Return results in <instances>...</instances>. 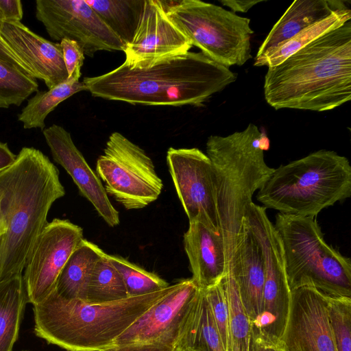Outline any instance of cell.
Segmentation results:
<instances>
[{"label":"cell","instance_id":"cell-39","mask_svg":"<svg viewBox=\"0 0 351 351\" xmlns=\"http://www.w3.org/2000/svg\"><path fill=\"white\" fill-rule=\"evenodd\" d=\"M15 155L6 143L0 142V172L10 166L16 160Z\"/></svg>","mask_w":351,"mask_h":351},{"label":"cell","instance_id":"cell-29","mask_svg":"<svg viewBox=\"0 0 351 351\" xmlns=\"http://www.w3.org/2000/svg\"><path fill=\"white\" fill-rule=\"evenodd\" d=\"M221 282L229 307L230 351H249L250 322L241 304L237 283L229 272Z\"/></svg>","mask_w":351,"mask_h":351},{"label":"cell","instance_id":"cell-42","mask_svg":"<svg viewBox=\"0 0 351 351\" xmlns=\"http://www.w3.org/2000/svg\"><path fill=\"white\" fill-rule=\"evenodd\" d=\"M185 351H188V350H185Z\"/></svg>","mask_w":351,"mask_h":351},{"label":"cell","instance_id":"cell-8","mask_svg":"<svg viewBox=\"0 0 351 351\" xmlns=\"http://www.w3.org/2000/svg\"><path fill=\"white\" fill-rule=\"evenodd\" d=\"M168 19L192 46L229 67L252 58L250 19L199 0L160 1Z\"/></svg>","mask_w":351,"mask_h":351},{"label":"cell","instance_id":"cell-41","mask_svg":"<svg viewBox=\"0 0 351 351\" xmlns=\"http://www.w3.org/2000/svg\"><path fill=\"white\" fill-rule=\"evenodd\" d=\"M23 351H27V350H23Z\"/></svg>","mask_w":351,"mask_h":351},{"label":"cell","instance_id":"cell-20","mask_svg":"<svg viewBox=\"0 0 351 351\" xmlns=\"http://www.w3.org/2000/svg\"><path fill=\"white\" fill-rule=\"evenodd\" d=\"M184 247L192 279L202 289L217 285L228 273L221 237L199 222L189 223Z\"/></svg>","mask_w":351,"mask_h":351},{"label":"cell","instance_id":"cell-15","mask_svg":"<svg viewBox=\"0 0 351 351\" xmlns=\"http://www.w3.org/2000/svg\"><path fill=\"white\" fill-rule=\"evenodd\" d=\"M189 39L168 19L159 0H145L142 14L123 62L130 68L147 69L161 60L189 51Z\"/></svg>","mask_w":351,"mask_h":351},{"label":"cell","instance_id":"cell-4","mask_svg":"<svg viewBox=\"0 0 351 351\" xmlns=\"http://www.w3.org/2000/svg\"><path fill=\"white\" fill-rule=\"evenodd\" d=\"M176 287L106 303L67 300L53 290L33 306L36 336L67 351H106Z\"/></svg>","mask_w":351,"mask_h":351},{"label":"cell","instance_id":"cell-27","mask_svg":"<svg viewBox=\"0 0 351 351\" xmlns=\"http://www.w3.org/2000/svg\"><path fill=\"white\" fill-rule=\"evenodd\" d=\"M127 298L128 295L121 275L104 253L94 266L88 285L86 302L100 304Z\"/></svg>","mask_w":351,"mask_h":351},{"label":"cell","instance_id":"cell-35","mask_svg":"<svg viewBox=\"0 0 351 351\" xmlns=\"http://www.w3.org/2000/svg\"><path fill=\"white\" fill-rule=\"evenodd\" d=\"M0 10L5 21H21L23 16L20 0H0Z\"/></svg>","mask_w":351,"mask_h":351},{"label":"cell","instance_id":"cell-16","mask_svg":"<svg viewBox=\"0 0 351 351\" xmlns=\"http://www.w3.org/2000/svg\"><path fill=\"white\" fill-rule=\"evenodd\" d=\"M291 292L289 313L280 342L285 351H337L328 298L311 287Z\"/></svg>","mask_w":351,"mask_h":351},{"label":"cell","instance_id":"cell-13","mask_svg":"<svg viewBox=\"0 0 351 351\" xmlns=\"http://www.w3.org/2000/svg\"><path fill=\"white\" fill-rule=\"evenodd\" d=\"M83 239L82 228L68 219H54L48 222L23 270L29 303L40 302L55 289L62 269Z\"/></svg>","mask_w":351,"mask_h":351},{"label":"cell","instance_id":"cell-3","mask_svg":"<svg viewBox=\"0 0 351 351\" xmlns=\"http://www.w3.org/2000/svg\"><path fill=\"white\" fill-rule=\"evenodd\" d=\"M237 75L200 52L166 58L147 69L122 64L82 82L95 97L147 106H199Z\"/></svg>","mask_w":351,"mask_h":351},{"label":"cell","instance_id":"cell-23","mask_svg":"<svg viewBox=\"0 0 351 351\" xmlns=\"http://www.w3.org/2000/svg\"><path fill=\"white\" fill-rule=\"evenodd\" d=\"M27 302L22 274L0 281V351H12Z\"/></svg>","mask_w":351,"mask_h":351},{"label":"cell","instance_id":"cell-28","mask_svg":"<svg viewBox=\"0 0 351 351\" xmlns=\"http://www.w3.org/2000/svg\"><path fill=\"white\" fill-rule=\"evenodd\" d=\"M37 91L38 84L35 77L0 59V108L20 106Z\"/></svg>","mask_w":351,"mask_h":351},{"label":"cell","instance_id":"cell-17","mask_svg":"<svg viewBox=\"0 0 351 351\" xmlns=\"http://www.w3.org/2000/svg\"><path fill=\"white\" fill-rule=\"evenodd\" d=\"M43 134L53 160L71 177L81 195L91 203L107 224L111 227L119 225V212L110 202L100 178L74 144L71 134L63 127L53 124L43 130Z\"/></svg>","mask_w":351,"mask_h":351},{"label":"cell","instance_id":"cell-24","mask_svg":"<svg viewBox=\"0 0 351 351\" xmlns=\"http://www.w3.org/2000/svg\"><path fill=\"white\" fill-rule=\"evenodd\" d=\"M80 77H72L48 90L37 91L28 99L27 105L18 114L24 129L45 128V119L61 102L73 95L87 90Z\"/></svg>","mask_w":351,"mask_h":351},{"label":"cell","instance_id":"cell-32","mask_svg":"<svg viewBox=\"0 0 351 351\" xmlns=\"http://www.w3.org/2000/svg\"><path fill=\"white\" fill-rule=\"evenodd\" d=\"M328 298V314L337 351H351V298Z\"/></svg>","mask_w":351,"mask_h":351},{"label":"cell","instance_id":"cell-33","mask_svg":"<svg viewBox=\"0 0 351 351\" xmlns=\"http://www.w3.org/2000/svg\"><path fill=\"white\" fill-rule=\"evenodd\" d=\"M225 351H230L229 307L224 287L220 282L204 289Z\"/></svg>","mask_w":351,"mask_h":351},{"label":"cell","instance_id":"cell-14","mask_svg":"<svg viewBox=\"0 0 351 351\" xmlns=\"http://www.w3.org/2000/svg\"><path fill=\"white\" fill-rule=\"evenodd\" d=\"M167 162L189 223L199 222L219 234L213 174L208 156L195 147H170Z\"/></svg>","mask_w":351,"mask_h":351},{"label":"cell","instance_id":"cell-34","mask_svg":"<svg viewBox=\"0 0 351 351\" xmlns=\"http://www.w3.org/2000/svg\"><path fill=\"white\" fill-rule=\"evenodd\" d=\"M63 59L68 73V78L81 77V68L85 59L80 45L75 40L64 38L60 40Z\"/></svg>","mask_w":351,"mask_h":351},{"label":"cell","instance_id":"cell-40","mask_svg":"<svg viewBox=\"0 0 351 351\" xmlns=\"http://www.w3.org/2000/svg\"><path fill=\"white\" fill-rule=\"evenodd\" d=\"M4 21L5 20H4L3 16L1 10H0V29L1 28L2 24H3Z\"/></svg>","mask_w":351,"mask_h":351},{"label":"cell","instance_id":"cell-26","mask_svg":"<svg viewBox=\"0 0 351 351\" xmlns=\"http://www.w3.org/2000/svg\"><path fill=\"white\" fill-rule=\"evenodd\" d=\"M350 20V8L334 12L328 17L309 26L290 39L279 44L263 57L255 59L254 65L266 66L268 68L275 66L317 38Z\"/></svg>","mask_w":351,"mask_h":351},{"label":"cell","instance_id":"cell-31","mask_svg":"<svg viewBox=\"0 0 351 351\" xmlns=\"http://www.w3.org/2000/svg\"><path fill=\"white\" fill-rule=\"evenodd\" d=\"M187 350L225 351L204 291L200 309L191 331Z\"/></svg>","mask_w":351,"mask_h":351},{"label":"cell","instance_id":"cell-25","mask_svg":"<svg viewBox=\"0 0 351 351\" xmlns=\"http://www.w3.org/2000/svg\"><path fill=\"white\" fill-rule=\"evenodd\" d=\"M125 46L137 28L145 0H85Z\"/></svg>","mask_w":351,"mask_h":351},{"label":"cell","instance_id":"cell-37","mask_svg":"<svg viewBox=\"0 0 351 351\" xmlns=\"http://www.w3.org/2000/svg\"><path fill=\"white\" fill-rule=\"evenodd\" d=\"M249 351H285L280 344L268 342L250 332Z\"/></svg>","mask_w":351,"mask_h":351},{"label":"cell","instance_id":"cell-9","mask_svg":"<svg viewBox=\"0 0 351 351\" xmlns=\"http://www.w3.org/2000/svg\"><path fill=\"white\" fill-rule=\"evenodd\" d=\"M204 295L192 278L182 280L130 326L106 351H185Z\"/></svg>","mask_w":351,"mask_h":351},{"label":"cell","instance_id":"cell-7","mask_svg":"<svg viewBox=\"0 0 351 351\" xmlns=\"http://www.w3.org/2000/svg\"><path fill=\"white\" fill-rule=\"evenodd\" d=\"M282 245L291 291L313 287L326 297L351 298V261L324 239L316 217L282 213L274 224Z\"/></svg>","mask_w":351,"mask_h":351},{"label":"cell","instance_id":"cell-19","mask_svg":"<svg viewBox=\"0 0 351 351\" xmlns=\"http://www.w3.org/2000/svg\"><path fill=\"white\" fill-rule=\"evenodd\" d=\"M228 272L237 283L243 310L252 324L262 311L265 261L259 241L245 217L236 239Z\"/></svg>","mask_w":351,"mask_h":351},{"label":"cell","instance_id":"cell-36","mask_svg":"<svg viewBox=\"0 0 351 351\" xmlns=\"http://www.w3.org/2000/svg\"><path fill=\"white\" fill-rule=\"evenodd\" d=\"M0 59L7 62L19 69H21L27 74L32 75L29 68L25 63L14 53L11 48L0 36ZM34 77V76H33Z\"/></svg>","mask_w":351,"mask_h":351},{"label":"cell","instance_id":"cell-30","mask_svg":"<svg viewBox=\"0 0 351 351\" xmlns=\"http://www.w3.org/2000/svg\"><path fill=\"white\" fill-rule=\"evenodd\" d=\"M107 258L121 275L128 297L145 295L169 286L167 281L158 275L146 271L120 256L107 254Z\"/></svg>","mask_w":351,"mask_h":351},{"label":"cell","instance_id":"cell-6","mask_svg":"<svg viewBox=\"0 0 351 351\" xmlns=\"http://www.w3.org/2000/svg\"><path fill=\"white\" fill-rule=\"evenodd\" d=\"M351 196V166L337 152L321 149L274 169L256 199L280 213L316 217Z\"/></svg>","mask_w":351,"mask_h":351},{"label":"cell","instance_id":"cell-10","mask_svg":"<svg viewBox=\"0 0 351 351\" xmlns=\"http://www.w3.org/2000/svg\"><path fill=\"white\" fill-rule=\"evenodd\" d=\"M107 194L127 210L156 201L163 189L154 162L145 152L118 132L110 134L96 165Z\"/></svg>","mask_w":351,"mask_h":351},{"label":"cell","instance_id":"cell-1","mask_svg":"<svg viewBox=\"0 0 351 351\" xmlns=\"http://www.w3.org/2000/svg\"><path fill=\"white\" fill-rule=\"evenodd\" d=\"M64 195L58 169L34 147H23L0 172V281L22 274L52 204Z\"/></svg>","mask_w":351,"mask_h":351},{"label":"cell","instance_id":"cell-5","mask_svg":"<svg viewBox=\"0 0 351 351\" xmlns=\"http://www.w3.org/2000/svg\"><path fill=\"white\" fill-rule=\"evenodd\" d=\"M269 141L258 128L250 123L241 132L226 136L211 135L206 155L213 174L214 193L219 234L226 256L227 268L247 206L274 171L265 161Z\"/></svg>","mask_w":351,"mask_h":351},{"label":"cell","instance_id":"cell-21","mask_svg":"<svg viewBox=\"0 0 351 351\" xmlns=\"http://www.w3.org/2000/svg\"><path fill=\"white\" fill-rule=\"evenodd\" d=\"M349 8L346 1L342 0L294 1L273 26L260 46L255 59L263 57L279 44L334 12Z\"/></svg>","mask_w":351,"mask_h":351},{"label":"cell","instance_id":"cell-22","mask_svg":"<svg viewBox=\"0 0 351 351\" xmlns=\"http://www.w3.org/2000/svg\"><path fill=\"white\" fill-rule=\"evenodd\" d=\"M104 253L96 244L83 239L62 269L55 291L67 300L86 301L94 266Z\"/></svg>","mask_w":351,"mask_h":351},{"label":"cell","instance_id":"cell-2","mask_svg":"<svg viewBox=\"0 0 351 351\" xmlns=\"http://www.w3.org/2000/svg\"><path fill=\"white\" fill-rule=\"evenodd\" d=\"M264 95L278 110H332L351 99V20L315 39L265 76Z\"/></svg>","mask_w":351,"mask_h":351},{"label":"cell","instance_id":"cell-12","mask_svg":"<svg viewBox=\"0 0 351 351\" xmlns=\"http://www.w3.org/2000/svg\"><path fill=\"white\" fill-rule=\"evenodd\" d=\"M36 17L50 38L76 41L84 55L123 51L125 45L85 0H36Z\"/></svg>","mask_w":351,"mask_h":351},{"label":"cell","instance_id":"cell-38","mask_svg":"<svg viewBox=\"0 0 351 351\" xmlns=\"http://www.w3.org/2000/svg\"><path fill=\"white\" fill-rule=\"evenodd\" d=\"M264 0H220L219 2L230 8L232 12H247L254 5L263 2Z\"/></svg>","mask_w":351,"mask_h":351},{"label":"cell","instance_id":"cell-11","mask_svg":"<svg viewBox=\"0 0 351 351\" xmlns=\"http://www.w3.org/2000/svg\"><path fill=\"white\" fill-rule=\"evenodd\" d=\"M266 209L252 202L244 215L259 241L265 261L262 311L250 327L252 335L280 344L289 313L291 292L287 282L282 242Z\"/></svg>","mask_w":351,"mask_h":351},{"label":"cell","instance_id":"cell-18","mask_svg":"<svg viewBox=\"0 0 351 351\" xmlns=\"http://www.w3.org/2000/svg\"><path fill=\"white\" fill-rule=\"evenodd\" d=\"M0 36L49 89L68 79L60 43L44 38L21 21H4Z\"/></svg>","mask_w":351,"mask_h":351}]
</instances>
